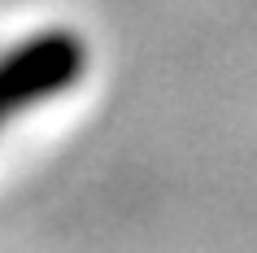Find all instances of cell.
Masks as SVG:
<instances>
[{
  "mask_svg": "<svg viewBox=\"0 0 257 253\" xmlns=\"http://www.w3.org/2000/svg\"><path fill=\"white\" fill-rule=\"evenodd\" d=\"M87 61H92L87 40L70 27L35 31L27 40H18L14 48H5L0 53V131L22 114L79 88Z\"/></svg>",
  "mask_w": 257,
  "mask_h": 253,
  "instance_id": "6da1fadb",
  "label": "cell"
}]
</instances>
